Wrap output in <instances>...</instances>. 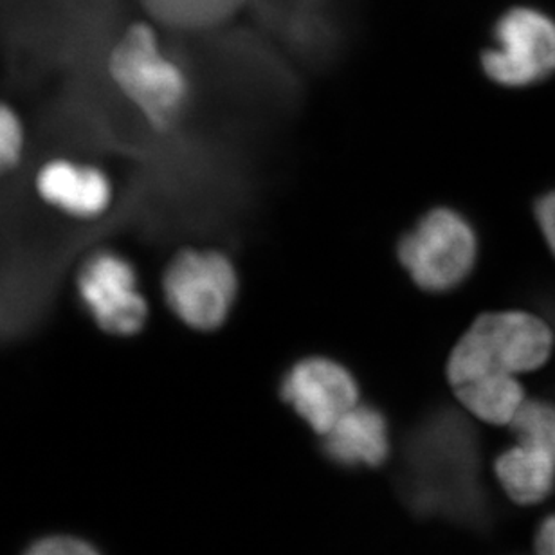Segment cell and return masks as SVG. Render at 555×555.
<instances>
[{"instance_id": "obj_17", "label": "cell", "mask_w": 555, "mask_h": 555, "mask_svg": "<svg viewBox=\"0 0 555 555\" xmlns=\"http://www.w3.org/2000/svg\"><path fill=\"white\" fill-rule=\"evenodd\" d=\"M534 211L546 246L551 247V251L555 255V190L538 198Z\"/></svg>"}, {"instance_id": "obj_4", "label": "cell", "mask_w": 555, "mask_h": 555, "mask_svg": "<svg viewBox=\"0 0 555 555\" xmlns=\"http://www.w3.org/2000/svg\"><path fill=\"white\" fill-rule=\"evenodd\" d=\"M478 235L469 219L440 206L416 220L397 244V258L424 293H451L467 282L478 262Z\"/></svg>"}, {"instance_id": "obj_16", "label": "cell", "mask_w": 555, "mask_h": 555, "mask_svg": "<svg viewBox=\"0 0 555 555\" xmlns=\"http://www.w3.org/2000/svg\"><path fill=\"white\" fill-rule=\"evenodd\" d=\"M24 555H100L86 541L67 538V535H53L46 538L29 546Z\"/></svg>"}, {"instance_id": "obj_13", "label": "cell", "mask_w": 555, "mask_h": 555, "mask_svg": "<svg viewBox=\"0 0 555 555\" xmlns=\"http://www.w3.org/2000/svg\"><path fill=\"white\" fill-rule=\"evenodd\" d=\"M154 21L181 31H198L228 21L247 0H141Z\"/></svg>"}, {"instance_id": "obj_10", "label": "cell", "mask_w": 555, "mask_h": 555, "mask_svg": "<svg viewBox=\"0 0 555 555\" xmlns=\"http://www.w3.org/2000/svg\"><path fill=\"white\" fill-rule=\"evenodd\" d=\"M326 459L341 467H380L390 456V427L385 413L370 404H358L323 435Z\"/></svg>"}, {"instance_id": "obj_6", "label": "cell", "mask_w": 555, "mask_h": 555, "mask_svg": "<svg viewBox=\"0 0 555 555\" xmlns=\"http://www.w3.org/2000/svg\"><path fill=\"white\" fill-rule=\"evenodd\" d=\"M76 296L89 320L108 336H138L149 325L150 305L135 263L114 247H100L81 260Z\"/></svg>"}, {"instance_id": "obj_15", "label": "cell", "mask_w": 555, "mask_h": 555, "mask_svg": "<svg viewBox=\"0 0 555 555\" xmlns=\"http://www.w3.org/2000/svg\"><path fill=\"white\" fill-rule=\"evenodd\" d=\"M27 149V130L21 114L0 100V176L21 166Z\"/></svg>"}, {"instance_id": "obj_11", "label": "cell", "mask_w": 555, "mask_h": 555, "mask_svg": "<svg viewBox=\"0 0 555 555\" xmlns=\"http://www.w3.org/2000/svg\"><path fill=\"white\" fill-rule=\"evenodd\" d=\"M494 473L503 491L518 505L545 502L555 489V459L552 454L516 442L494 462Z\"/></svg>"}, {"instance_id": "obj_7", "label": "cell", "mask_w": 555, "mask_h": 555, "mask_svg": "<svg viewBox=\"0 0 555 555\" xmlns=\"http://www.w3.org/2000/svg\"><path fill=\"white\" fill-rule=\"evenodd\" d=\"M489 80L507 89L538 86L555 73V21L543 11L516 5L492 29V46L480 56Z\"/></svg>"}, {"instance_id": "obj_14", "label": "cell", "mask_w": 555, "mask_h": 555, "mask_svg": "<svg viewBox=\"0 0 555 555\" xmlns=\"http://www.w3.org/2000/svg\"><path fill=\"white\" fill-rule=\"evenodd\" d=\"M516 442L541 449L555 459V404L543 399H527L508 424Z\"/></svg>"}, {"instance_id": "obj_8", "label": "cell", "mask_w": 555, "mask_h": 555, "mask_svg": "<svg viewBox=\"0 0 555 555\" xmlns=\"http://www.w3.org/2000/svg\"><path fill=\"white\" fill-rule=\"evenodd\" d=\"M280 397L323 437L345 413L358 406L359 385L345 364L325 356H310L283 374Z\"/></svg>"}, {"instance_id": "obj_3", "label": "cell", "mask_w": 555, "mask_h": 555, "mask_svg": "<svg viewBox=\"0 0 555 555\" xmlns=\"http://www.w3.org/2000/svg\"><path fill=\"white\" fill-rule=\"evenodd\" d=\"M554 352V332L525 310L487 312L476 318L448 359L449 385L489 374H529L545 366Z\"/></svg>"}, {"instance_id": "obj_5", "label": "cell", "mask_w": 555, "mask_h": 555, "mask_svg": "<svg viewBox=\"0 0 555 555\" xmlns=\"http://www.w3.org/2000/svg\"><path fill=\"white\" fill-rule=\"evenodd\" d=\"M160 287L168 309L182 325L215 332L230 320L241 282L235 263L224 253L188 247L168 262Z\"/></svg>"}, {"instance_id": "obj_18", "label": "cell", "mask_w": 555, "mask_h": 555, "mask_svg": "<svg viewBox=\"0 0 555 555\" xmlns=\"http://www.w3.org/2000/svg\"><path fill=\"white\" fill-rule=\"evenodd\" d=\"M535 554L555 555V514L543 519L535 535Z\"/></svg>"}, {"instance_id": "obj_9", "label": "cell", "mask_w": 555, "mask_h": 555, "mask_svg": "<svg viewBox=\"0 0 555 555\" xmlns=\"http://www.w3.org/2000/svg\"><path fill=\"white\" fill-rule=\"evenodd\" d=\"M33 190L38 201L65 219L92 222L113 208L116 186L113 177L92 160L53 157L37 170Z\"/></svg>"}, {"instance_id": "obj_2", "label": "cell", "mask_w": 555, "mask_h": 555, "mask_svg": "<svg viewBox=\"0 0 555 555\" xmlns=\"http://www.w3.org/2000/svg\"><path fill=\"white\" fill-rule=\"evenodd\" d=\"M107 76L119 96L157 134L176 130L192 107V76L166 49L152 22L125 27L108 49Z\"/></svg>"}, {"instance_id": "obj_1", "label": "cell", "mask_w": 555, "mask_h": 555, "mask_svg": "<svg viewBox=\"0 0 555 555\" xmlns=\"http://www.w3.org/2000/svg\"><path fill=\"white\" fill-rule=\"evenodd\" d=\"M397 492L422 519L473 530L491 521V503L481 480L480 438L462 413L437 408L406 433Z\"/></svg>"}, {"instance_id": "obj_12", "label": "cell", "mask_w": 555, "mask_h": 555, "mask_svg": "<svg viewBox=\"0 0 555 555\" xmlns=\"http://www.w3.org/2000/svg\"><path fill=\"white\" fill-rule=\"evenodd\" d=\"M460 404L478 421L492 426H508L527 401L518 375L489 374L453 386Z\"/></svg>"}]
</instances>
